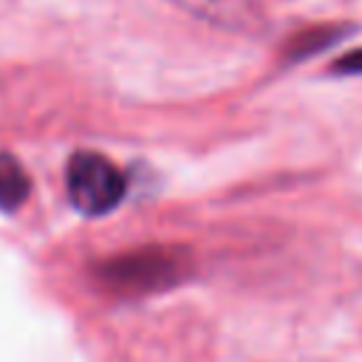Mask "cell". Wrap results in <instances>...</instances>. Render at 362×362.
<instances>
[{
  "label": "cell",
  "mask_w": 362,
  "mask_h": 362,
  "mask_svg": "<svg viewBox=\"0 0 362 362\" xmlns=\"http://www.w3.org/2000/svg\"><path fill=\"white\" fill-rule=\"evenodd\" d=\"M189 269L192 257L184 246H141L102 260L96 266V274L113 291L144 294L181 283Z\"/></svg>",
  "instance_id": "obj_1"
},
{
  "label": "cell",
  "mask_w": 362,
  "mask_h": 362,
  "mask_svg": "<svg viewBox=\"0 0 362 362\" xmlns=\"http://www.w3.org/2000/svg\"><path fill=\"white\" fill-rule=\"evenodd\" d=\"M65 192L82 215H105L127 192V178L124 173L102 153L93 150H79L68 158L65 167Z\"/></svg>",
  "instance_id": "obj_2"
},
{
  "label": "cell",
  "mask_w": 362,
  "mask_h": 362,
  "mask_svg": "<svg viewBox=\"0 0 362 362\" xmlns=\"http://www.w3.org/2000/svg\"><path fill=\"white\" fill-rule=\"evenodd\" d=\"M198 20L229 31H257L266 23L263 0H173Z\"/></svg>",
  "instance_id": "obj_3"
},
{
  "label": "cell",
  "mask_w": 362,
  "mask_h": 362,
  "mask_svg": "<svg viewBox=\"0 0 362 362\" xmlns=\"http://www.w3.org/2000/svg\"><path fill=\"white\" fill-rule=\"evenodd\" d=\"M31 192L28 173L11 153H0V209L14 212L20 204H25Z\"/></svg>",
  "instance_id": "obj_4"
},
{
  "label": "cell",
  "mask_w": 362,
  "mask_h": 362,
  "mask_svg": "<svg viewBox=\"0 0 362 362\" xmlns=\"http://www.w3.org/2000/svg\"><path fill=\"white\" fill-rule=\"evenodd\" d=\"M342 31H345V28H339V25H322V28L300 31V34L291 40V45H288V57H291V59L311 57L314 51H320V48L337 42V40L342 37Z\"/></svg>",
  "instance_id": "obj_5"
},
{
  "label": "cell",
  "mask_w": 362,
  "mask_h": 362,
  "mask_svg": "<svg viewBox=\"0 0 362 362\" xmlns=\"http://www.w3.org/2000/svg\"><path fill=\"white\" fill-rule=\"evenodd\" d=\"M331 71H334V74H362V48H356V51L339 57V59L331 65Z\"/></svg>",
  "instance_id": "obj_6"
}]
</instances>
